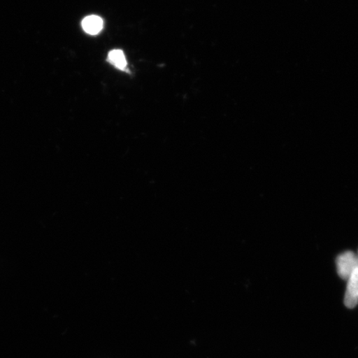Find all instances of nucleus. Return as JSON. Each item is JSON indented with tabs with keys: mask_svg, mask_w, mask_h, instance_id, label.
<instances>
[{
	"mask_svg": "<svg viewBox=\"0 0 358 358\" xmlns=\"http://www.w3.org/2000/svg\"><path fill=\"white\" fill-rule=\"evenodd\" d=\"M104 22L101 17L90 15L83 20L82 27L85 33L90 35H97L101 32Z\"/></svg>",
	"mask_w": 358,
	"mask_h": 358,
	"instance_id": "3",
	"label": "nucleus"
},
{
	"mask_svg": "<svg viewBox=\"0 0 358 358\" xmlns=\"http://www.w3.org/2000/svg\"><path fill=\"white\" fill-rule=\"evenodd\" d=\"M106 61L108 62L110 64L115 66L116 69L124 71V73H129L127 69L128 62L127 57H125L122 50L115 49V50L110 51L108 56H107Z\"/></svg>",
	"mask_w": 358,
	"mask_h": 358,
	"instance_id": "4",
	"label": "nucleus"
},
{
	"mask_svg": "<svg viewBox=\"0 0 358 358\" xmlns=\"http://www.w3.org/2000/svg\"><path fill=\"white\" fill-rule=\"evenodd\" d=\"M357 257H358V255H357Z\"/></svg>",
	"mask_w": 358,
	"mask_h": 358,
	"instance_id": "5",
	"label": "nucleus"
},
{
	"mask_svg": "<svg viewBox=\"0 0 358 358\" xmlns=\"http://www.w3.org/2000/svg\"><path fill=\"white\" fill-rule=\"evenodd\" d=\"M338 274L343 280H347L352 273L358 268V257L355 252H346L339 255L336 259Z\"/></svg>",
	"mask_w": 358,
	"mask_h": 358,
	"instance_id": "1",
	"label": "nucleus"
},
{
	"mask_svg": "<svg viewBox=\"0 0 358 358\" xmlns=\"http://www.w3.org/2000/svg\"><path fill=\"white\" fill-rule=\"evenodd\" d=\"M344 303L348 308H355L358 303V268L349 276Z\"/></svg>",
	"mask_w": 358,
	"mask_h": 358,
	"instance_id": "2",
	"label": "nucleus"
}]
</instances>
